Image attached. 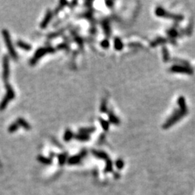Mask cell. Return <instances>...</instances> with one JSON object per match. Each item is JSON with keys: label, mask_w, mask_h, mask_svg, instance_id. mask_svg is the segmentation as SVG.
<instances>
[{"label": "cell", "mask_w": 195, "mask_h": 195, "mask_svg": "<svg viewBox=\"0 0 195 195\" xmlns=\"http://www.w3.org/2000/svg\"><path fill=\"white\" fill-rule=\"evenodd\" d=\"M3 34H4V39H5L6 44L7 45L8 49H9V51H10V54L12 55V56H14V57H15L16 55H15V50H14V49H13V47H12V44L10 39H9V34H8V33L7 32V31H4V32H3Z\"/></svg>", "instance_id": "cell-1"}, {"label": "cell", "mask_w": 195, "mask_h": 195, "mask_svg": "<svg viewBox=\"0 0 195 195\" xmlns=\"http://www.w3.org/2000/svg\"><path fill=\"white\" fill-rule=\"evenodd\" d=\"M9 74V64H8L7 57H4V79H7Z\"/></svg>", "instance_id": "cell-2"}, {"label": "cell", "mask_w": 195, "mask_h": 195, "mask_svg": "<svg viewBox=\"0 0 195 195\" xmlns=\"http://www.w3.org/2000/svg\"><path fill=\"white\" fill-rule=\"evenodd\" d=\"M38 160H39L41 162L45 163V164H50V163H51V161H50L49 159L43 157V156H39V157H38Z\"/></svg>", "instance_id": "cell-3"}, {"label": "cell", "mask_w": 195, "mask_h": 195, "mask_svg": "<svg viewBox=\"0 0 195 195\" xmlns=\"http://www.w3.org/2000/svg\"><path fill=\"white\" fill-rule=\"evenodd\" d=\"M18 44L19 45L20 47L23 48V49H27V50H28V49H31V47H30L29 45L26 44V43H23V42H21V41H19V42H18Z\"/></svg>", "instance_id": "cell-4"}, {"label": "cell", "mask_w": 195, "mask_h": 195, "mask_svg": "<svg viewBox=\"0 0 195 195\" xmlns=\"http://www.w3.org/2000/svg\"><path fill=\"white\" fill-rule=\"evenodd\" d=\"M116 166H117L118 168L121 169V168H122L123 166H124V163H123V161H121V160H119V161L116 163Z\"/></svg>", "instance_id": "cell-5"}, {"label": "cell", "mask_w": 195, "mask_h": 195, "mask_svg": "<svg viewBox=\"0 0 195 195\" xmlns=\"http://www.w3.org/2000/svg\"><path fill=\"white\" fill-rule=\"evenodd\" d=\"M71 137H72L71 131H67V132L65 134L64 138H65V139H66V140H69V139H70Z\"/></svg>", "instance_id": "cell-6"}, {"label": "cell", "mask_w": 195, "mask_h": 195, "mask_svg": "<svg viewBox=\"0 0 195 195\" xmlns=\"http://www.w3.org/2000/svg\"><path fill=\"white\" fill-rule=\"evenodd\" d=\"M50 19V13H49V15H48V16L46 17V19L44 20V21L43 22V25H42V27H44L45 26H46V24H47L48 21H49V20Z\"/></svg>", "instance_id": "cell-7"}, {"label": "cell", "mask_w": 195, "mask_h": 195, "mask_svg": "<svg viewBox=\"0 0 195 195\" xmlns=\"http://www.w3.org/2000/svg\"><path fill=\"white\" fill-rule=\"evenodd\" d=\"M19 124H21L22 125H23L24 126L25 128H26V129H28V125L27 124V123L25 122L24 120H21V119H19Z\"/></svg>", "instance_id": "cell-8"}, {"label": "cell", "mask_w": 195, "mask_h": 195, "mask_svg": "<svg viewBox=\"0 0 195 195\" xmlns=\"http://www.w3.org/2000/svg\"><path fill=\"white\" fill-rule=\"evenodd\" d=\"M65 161V156H59V163L60 164H63Z\"/></svg>", "instance_id": "cell-9"}, {"label": "cell", "mask_w": 195, "mask_h": 195, "mask_svg": "<svg viewBox=\"0 0 195 195\" xmlns=\"http://www.w3.org/2000/svg\"><path fill=\"white\" fill-rule=\"evenodd\" d=\"M17 127H18V126H17V125L14 124V125H12V126H10V128H9V130H10V131H13L17 129Z\"/></svg>", "instance_id": "cell-10"}]
</instances>
